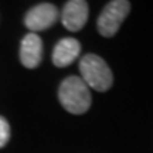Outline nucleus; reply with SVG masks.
I'll use <instances>...</instances> for the list:
<instances>
[{
  "label": "nucleus",
  "instance_id": "f257e3e1",
  "mask_svg": "<svg viewBox=\"0 0 153 153\" xmlns=\"http://www.w3.org/2000/svg\"><path fill=\"white\" fill-rule=\"evenodd\" d=\"M58 99L62 108L74 115L85 114L92 102L91 92L81 76H68L61 82L58 89Z\"/></svg>",
  "mask_w": 153,
  "mask_h": 153
},
{
  "label": "nucleus",
  "instance_id": "f03ea898",
  "mask_svg": "<svg viewBox=\"0 0 153 153\" xmlns=\"http://www.w3.org/2000/svg\"><path fill=\"white\" fill-rule=\"evenodd\" d=\"M79 71L81 79L87 84V87H91L98 92L108 91L114 84V75L111 68L97 54L84 55L79 61Z\"/></svg>",
  "mask_w": 153,
  "mask_h": 153
},
{
  "label": "nucleus",
  "instance_id": "7ed1b4c3",
  "mask_svg": "<svg viewBox=\"0 0 153 153\" xmlns=\"http://www.w3.org/2000/svg\"><path fill=\"white\" fill-rule=\"evenodd\" d=\"M131 11V3L126 0H114L105 6L98 17L97 27L101 36L112 37L118 33L120 24L123 23Z\"/></svg>",
  "mask_w": 153,
  "mask_h": 153
},
{
  "label": "nucleus",
  "instance_id": "20e7f679",
  "mask_svg": "<svg viewBox=\"0 0 153 153\" xmlns=\"http://www.w3.org/2000/svg\"><path fill=\"white\" fill-rule=\"evenodd\" d=\"M58 19V10L51 3H41L34 6L33 9L27 11L24 17V24L31 33L43 31L50 28Z\"/></svg>",
  "mask_w": 153,
  "mask_h": 153
},
{
  "label": "nucleus",
  "instance_id": "39448f33",
  "mask_svg": "<svg viewBox=\"0 0 153 153\" xmlns=\"http://www.w3.org/2000/svg\"><path fill=\"white\" fill-rule=\"evenodd\" d=\"M88 3L84 0H71L67 1L62 14H61V22L64 27L70 31H78L81 30L88 20Z\"/></svg>",
  "mask_w": 153,
  "mask_h": 153
},
{
  "label": "nucleus",
  "instance_id": "423d86ee",
  "mask_svg": "<svg viewBox=\"0 0 153 153\" xmlns=\"http://www.w3.org/2000/svg\"><path fill=\"white\" fill-rule=\"evenodd\" d=\"M20 60L26 68H36L43 60V41L36 33L26 34L22 40Z\"/></svg>",
  "mask_w": 153,
  "mask_h": 153
},
{
  "label": "nucleus",
  "instance_id": "0eeeda50",
  "mask_svg": "<svg viewBox=\"0 0 153 153\" xmlns=\"http://www.w3.org/2000/svg\"><path fill=\"white\" fill-rule=\"evenodd\" d=\"M81 53V44L78 40L67 37L60 40L53 51V62L55 67H68L78 58Z\"/></svg>",
  "mask_w": 153,
  "mask_h": 153
},
{
  "label": "nucleus",
  "instance_id": "6e6552de",
  "mask_svg": "<svg viewBox=\"0 0 153 153\" xmlns=\"http://www.w3.org/2000/svg\"><path fill=\"white\" fill-rule=\"evenodd\" d=\"M9 139H10V125L3 116H0V148L6 146Z\"/></svg>",
  "mask_w": 153,
  "mask_h": 153
}]
</instances>
